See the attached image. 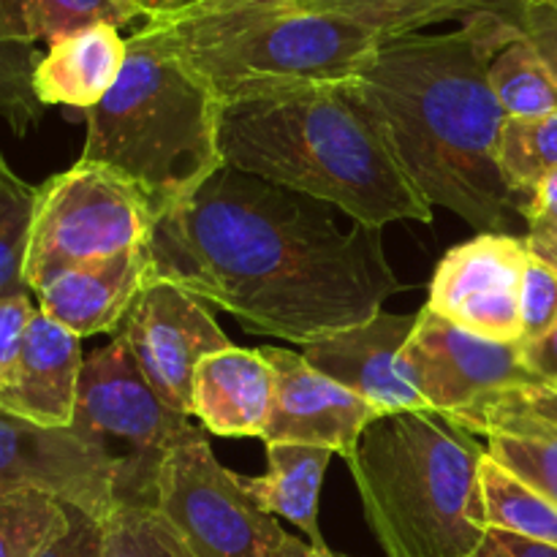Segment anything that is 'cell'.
<instances>
[{"label":"cell","mask_w":557,"mask_h":557,"mask_svg":"<svg viewBox=\"0 0 557 557\" xmlns=\"http://www.w3.org/2000/svg\"><path fill=\"white\" fill-rule=\"evenodd\" d=\"M150 275L226 310L250 335L308 346L381 313L400 277L381 228L223 163L156 221Z\"/></svg>","instance_id":"cell-1"},{"label":"cell","mask_w":557,"mask_h":557,"mask_svg":"<svg viewBox=\"0 0 557 557\" xmlns=\"http://www.w3.org/2000/svg\"><path fill=\"white\" fill-rule=\"evenodd\" d=\"M517 33L506 16L479 14L460 30L386 38L346 82L419 194L476 232L511 234L522 215L498 166L506 112L487 76Z\"/></svg>","instance_id":"cell-2"},{"label":"cell","mask_w":557,"mask_h":557,"mask_svg":"<svg viewBox=\"0 0 557 557\" xmlns=\"http://www.w3.org/2000/svg\"><path fill=\"white\" fill-rule=\"evenodd\" d=\"M221 156L226 166L313 196L362 226L435 218L346 82L223 107Z\"/></svg>","instance_id":"cell-3"},{"label":"cell","mask_w":557,"mask_h":557,"mask_svg":"<svg viewBox=\"0 0 557 557\" xmlns=\"http://www.w3.org/2000/svg\"><path fill=\"white\" fill-rule=\"evenodd\" d=\"M136 36L177 60L218 103L256 101L354 79L381 38L354 22L281 0H199L145 20Z\"/></svg>","instance_id":"cell-4"},{"label":"cell","mask_w":557,"mask_h":557,"mask_svg":"<svg viewBox=\"0 0 557 557\" xmlns=\"http://www.w3.org/2000/svg\"><path fill=\"white\" fill-rule=\"evenodd\" d=\"M476 438L433 411L379 417L362 433L351 476L386 557H471L484 542Z\"/></svg>","instance_id":"cell-5"},{"label":"cell","mask_w":557,"mask_h":557,"mask_svg":"<svg viewBox=\"0 0 557 557\" xmlns=\"http://www.w3.org/2000/svg\"><path fill=\"white\" fill-rule=\"evenodd\" d=\"M82 161L107 163L136 183L156 218L201 188L221 156V103L177 60L128 36L112 90L85 112Z\"/></svg>","instance_id":"cell-6"},{"label":"cell","mask_w":557,"mask_h":557,"mask_svg":"<svg viewBox=\"0 0 557 557\" xmlns=\"http://www.w3.org/2000/svg\"><path fill=\"white\" fill-rule=\"evenodd\" d=\"M71 430L112 468L117 509L156 506L163 462L196 424L156 395L125 343L114 337L112 346L85 357Z\"/></svg>","instance_id":"cell-7"},{"label":"cell","mask_w":557,"mask_h":557,"mask_svg":"<svg viewBox=\"0 0 557 557\" xmlns=\"http://www.w3.org/2000/svg\"><path fill=\"white\" fill-rule=\"evenodd\" d=\"M156 210L136 183L107 163L76 161L38 185L25 281L36 294L69 267L147 248Z\"/></svg>","instance_id":"cell-8"},{"label":"cell","mask_w":557,"mask_h":557,"mask_svg":"<svg viewBox=\"0 0 557 557\" xmlns=\"http://www.w3.org/2000/svg\"><path fill=\"white\" fill-rule=\"evenodd\" d=\"M156 509L196 557H281L288 533L212 455L196 428L172 449L158 476Z\"/></svg>","instance_id":"cell-9"},{"label":"cell","mask_w":557,"mask_h":557,"mask_svg":"<svg viewBox=\"0 0 557 557\" xmlns=\"http://www.w3.org/2000/svg\"><path fill=\"white\" fill-rule=\"evenodd\" d=\"M403 362L430 411L455 428L495 397L536 381L522 362L520 343L484 341L428 308L417 313Z\"/></svg>","instance_id":"cell-10"},{"label":"cell","mask_w":557,"mask_h":557,"mask_svg":"<svg viewBox=\"0 0 557 557\" xmlns=\"http://www.w3.org/2000/svg\"><path fill=\"white\" fill-rule=\"evenodd\" d=\"M117 337L156 395L185 417H190L196 364L232 346L205 299L152 275L120 324Z\"/></svg>","instance_id":"cell-11"},{"label":"cell","mask_w":557,"mask_h":557,"mask_svg":"<svg viewBox=\"0 0 557 557\" xmlns=\"http://www.w3.org/2000/svg\"><path fill=\"white\" fill-rule=\"evenodd\" d=\"M528 259L525 237L479 232L435 267L424 308L484 341L522 343L520 297Z\"/></svg>","instance_id":"cell-12"},{"label":"cell","mask_w":557,"mask_h":557,"mask_svg":"<svg viewBox=\"0 0 557 557\" xmlns=\"http://www.w3.org/2000/svg\"><path fill=\"white\" fill-rule=\"evenodd\" d=\"M275 375L272 411L264 444L326 446L335 455L354 460L362 433L379 419L370 403L321 375L302 354L272 346L261 348Z\"/></svg>","instance_id":"cell-13"},{"label":"cell","mask_w":557,"mask_h":557,"mask_svg":"<svg viewBox=\"0 0 557 557\" xmlns=\"http://www.w3.org/2000/svg\"><path fill=\"white\" fill-rule=\"evenodd\" d=\"M0 484L38 487L63 504L107 520L114 511L109 462L71 428L49 430L0 408Z\"/></svg>","instance_id":"cell-14"},{"label":"cell","mask_w":557,"mask_h":557,"mask_svg":"<svg viewBox=\"0 0 557 557\" xmlns=\"http://www.w3.org/2000/svg\"><path fill=\"white\" fill-rule=\"evenodd\" d=\"M413 326L417 315L381 310L364 324L308 343L302 357L321 375L370 403L379 417L430 411L403 362Z\"/></svg>","instance_id":"cell-15"},{"label":"cell","mask_w":557,"mask_h":557,"mask_svg":"<svg viewBox=\"0 0 557 557\" xmlns=\"http://www.w3.org/2000/svg\"><path fill=\"white\" fill-rule=\"evenodd\" d=\"M82 364V337L36 310L20 354L0 379V408L38 428H71Z\"/></svg>","instance_id":"cell-16"},{"label":"cell","mask_w":557,"mask_h":557,"mask_svg":"<svg viewBox=\"0 0 557 557\" xmlns=\"http://www.w3.org/2000/svg\"><path fill=\"white\" fill-rule=\"evenodd\" d=\"M150 281L147 248L69 267L36 292L38 310L76 337L117 332Z\"/></svg>","instance_id":"cell-17"},{"label":"cell","mask_w":557,"mask_h":557,"mask_svg":"<svg viewBox=\"0 0 557 557\" xmlns=\"http://www.w3.org/2000/svg\"><path fill=\"white\" fill-rule=\"evenodd\" d=\"M275 375L261 348L228 346L196 364L190 417L218 438H261Z\"/></svg>","instance_id":"cell-18"},{"label":"cell","mask_w":557,"mask_h":557,"mask_svg":"<svg viewBox=\"0 0 557 557\" xmlns=\"http://www.w3.org/2000/svg\"><path fill=\"white\" fill-rule=\"evenodd\" d=\"M128 58V38L117 25L98 22L49 41L33 69V92L47 107L87 112L114 87Z\"/></svg>","instance_id":"cell-19"},{"label":"cell","mask_w":557,"mask_h":557,"mask_svg":"<svg viewBox=\"0 0 557 557\" xmlns=\"http://www.w3.org/2000/svg\"><path fill=\"white\" fill-rule=\"evenodd\" d=\"M332 455L326 446L267 444L264 476L239 482L267 515L292 522L315 549H330L319 528V500Z\"/></svg>","instance_id":"cell-20"},{"label":"cell","mask_w":557,"mask_h":557,"mask_svg":"<svg viewBox=\"0 0 557 557\" xmlns=\"http://www.w3.org/2000/svg\"><path fill=\"white\" fill-rule=\"evenodd\" d=\"M281 3L354 22L386 41V38L411 36L438 22H466L479 14H498L520 22L528 0H281Z\"/></svg>","instance_id":"cell-21"},{"label":"cell","mask_w":557,"mask_h":557,"mask_svg":"<svg viewBox=\"0 0 557 557\" xmlns=\"http://www.w3.org/2000/svg\"><path fill=\"white\" fill-rule=\"evenodd\" d=\"M134 20L145 16L131 0H0V44L33 47L98 22L123 27Z\"/></svg>","instance_id":"cell-22"},{"label":"cell","mask_w":557,"mask_h":557,"mask_svg":"<svg viewBox=\"0 0 557 557\" xmlns=\"http://www.w3.org/2000/svg\"><path fill=\"white\" fill-rule=\"evenodd\" d=\"M479 487H482L487 528L557 547V506L539 490L522 482L490 455L479 462Z\"/></svg>","instance_id":"cell-23"},{"label":"cell","mask_w":557,"mask_h":557,"mask_svg":"<svg viewBox=\"0 0 557 557\" xmlns=\"http://www.w3.org/2000/svg\"><path fill=\"white\" fill-rule=\"evenodd\" d=\"M487 76L506 117L528 120L557 112L555 76L522 30L495 49Z\"/></svg>","instance_id":"cell-24"},{"label":"cell","mask_w":557,"mask_h":557,"mask_svg":"<svg viewBox=\"0 0 557 557\" xmlns=\"http://www.w3.org/2000/svg\"><path fill=\"white\" fill-rule=\"evenodd\" d=\"M498 166L511 194L525 201L557 172V112L544 117H506L498 147Z\"/></svg>","instance_id":"cell-25"},{"label":"cell","mask_w":557,"mask_h":557,"mask_svg":"<svg viewBox=\"0 0 557 557\" xmlns=\"http://www.w3.org/2000/svg\"><path fill=\"white\" fill-rule=\"evenodd\" d=\"M38 185L25 183L0 156V299L30 297L25 281Z\"/></svg>","instance_id":"cell-26"},{"label":"cell","mask_w":557,"mask_h":557,"mask_svg":"<svg viewBox=\"0 0 557 557\" xmlns=\"http://www.w3.org/2000/svg\"><path fill=\"white\" fill-rule=\"evenodd\" d=\"M69 525L65 504L38 487L0 484V557H36Z\"/></svg>","instance_id":"cell-27"},{"label":"cell","mask_w":557,"mask_h":557,"mask_svg":"<svg viewBox=\"0 0 557 557\" xmlns=\"http://www.w3.org/2000/svg\"><path fill=\"white\" fill-rule=\"evenodd\" d=\"M487 455L557 506V428L522 424L487 435Z\"/></svg>","instance_id":"cell-28"},{"label":"cell","mask_w":557,"mask_h":557,"mask_svg":"<svg viewBox=\"0 0 557 557\" xmlns=\"http://www.w3.org/2000/svg\"><path fill=\"white\" fill-rule=\"evenodd\" d=\"M103 557H196L156 506H117L103 520Z\"/></svg>","instance_id":"cell-29"},{"label":"cell","mask_w":557,"mask_h":557,"mask_svg":"<svg viewBox=\"0 0 557 557\" xmlns=\"http://www.w3.org/2000/svg\"><path fill=\"white\" fill-rule=\"evenodd\" d=\"M38 58L33 47L0 44V117L16 136H25L41 120L44 107L33 92V69Z\"/></svg>","instance_id":"cell-30"},{"label":"cell","mask_w":557,"mask_h":557,"mask_svg":"<svg viewBox=\"0 0 557 557\" xmlns=\"http://www.w3.org/2000/svg\"><path fill=\"white\" fill-rule=\"evenodd\" d=\"M522 315V343L539 341L549 335L557 326V270L531 253L525 267V281H522L520 297Z\"/></svg>","instance_id":"cell-31"},{"label":"cell","mask_w":557,"mask_h":557,"mask_svg":"<svg viewBox=\"0 0 557 557\" xmlns=\"http://www.w3.org/2000/svg\"><path fill=\"white\" fill-rule=\"evenodd\" d=\"M525 243L531 253L557 270V172L549 174L522 207Z\"/></svg>","instance_id":"cell-32"},{"label":"cell","mask_w":557,"mask_h":557,"mask_svg":"<svg viewBox=\"0 0 557 557\" xmlns=\"http://www.w3.org/2000/svg\"><path fill=\"white\" fill-rule=\"evenodd\" d=\"M69 525L36 557H103V520L65 504Z\"/></svg>","instance_id":"cell-33"},{"label":"cell","mask_w":557,"mask_h":557,"mask_svg":"<svg viewBox=\"0 0 557 557\" xmlns=\"http://www.w3.org/2000/svg\"><path fill=\"white\" fill-rule=\"evenodd\" d=\"M517 25L557 82V5L549 0H528Z\"/></svg>","instance_id":"cell-34"},{"label":"cell","mask_w":557,"mask_h":557,"mask_svg":"<svg viewBox=\"0 0 557 557\" xmlns=\"http://www.w3.org/2000/svg\"><path fill=\"white\" fill-rule=\"evenodd\" d=\"M36 305L30 297H5L0 299V379L20 354L22 341L30 319L36 315Z\"/></svg>","instance_id":"cell-35"},{"label":"cell","mask_w":557,"mask_h":557,"mask_svg":"<svg viewBox=\"0 0 557 557\" xmlns=\"http://www.w3.org/2000/svg\"><path fill=\"white\" fill-rule=\"evenodd\" d=\"M471 557H557V547L487 528L484 542L479 544V549Z\"/></svg>","instance_id":"cell-36"},{"label":"cell","mask_w":557,"mask_h":557,"mask_svg":"<svg viewBox=\"0 0 557 557\" xmlns=\"http://www.w3.org/2000/svg\"><path fill=\"white\" fill-rule=\"evenodd\" d=\"M520 354L525 368L531 370L536 379L557 381V326L549 332V335L520 346Z\"/></svg>","instance_id":"cell-37"},{"label":"cell","mask_w":557,"mask_h":557,"mask_svg":"<svg viewBox=\"0 0 557 557\" xmlns=\"http://www.w3.org/2000/svg\"><path fill=\"white\" fill-rule=\"evenodd\" d=\"M199 0H134L136 9L141 11L145 20H158V16H169V14H180V11L190 9Z\"/></svg>","instance_id":"cell-38"},{"label":"cell","mask_w":557,"mask_h":557,"mask_svg":"<svg viewBox=\"0 0 557 557\" xmlns=\"http://www.w3.org/2000/svg\"><path fill=\"white\" fill-rule=\"evenodd\" d=\"M281 557H346V555H337L332 553V549H315L313 544L302 542V539L288 536L286 544H283Z\"/></svg>","instance_id":"cell-39"},{"label":"cell","mask_w":557,"mask_h":557,"mask_svg":"<svg viewBox=\"0 0 557 557\" xmlns=\"http://www.w3.org/2000/svg\"><path fill=\"white\" fill-rule=\"evenodd\" d=\"M549 3H555V5H557V0H549Z\"/></svg>","instance_id":"cell-40"},{"label":"cell","mask_w":557,"mask_h":557,"mask_svg":"<svg viewBox=\"0 0 557 557\" xmlns=\"http://www.w3.org/2000/svg\"><path fill=\"white\" fill-rule=\"evenodd\" d=\"M131 3H134V0H131Z\"/></svg>","instance_id":"cell-41"}]
</instances>
